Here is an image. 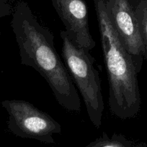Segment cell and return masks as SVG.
<instances>
[{
	"instance_id": "obj_1",
	"label": "cell",
	"mask_w": 147,
	"mask_h": 147,
	"mask_svg": "<svg viewBox=\"0 0 147 147\" xmlns=\"http://www.w3.org/2000/svg\"><path fill=\"white\" fill-rule=\"evenodd\" d=\"M11 27L19 47L20 62L35 70L48 84L58 103L70 112L81 111V100L69 71L54 46V36L42 25L28 4L16 5Z\"/></svg>"
},
{
	"instance_id": "obj_3",
	"label": "cell",
	"mask_w": 147,
	"mask_h": 147,
	"mask_svg": "<svg viewBox=\"0 0 147 147\" xmlns=\"http://www.w3.org/2000/svg\"><path fill=\"white\" fill-rule=\"evenodd\" d=\"M62 57L69 75L83 98L91 123L99 129L103 118V96L95 58L89 51L76 45L65 30L60 32Z\"/></svg>"
},
{
	"instance_id": "obj_4",
	"label": "cell",
	"mask_w": 147,
	"mask_h": 147,
	"mask_svg": "<svg viewBox=\"0 0 147 147\" xmlns=\"http://www.w3.org/2000/svg\"><path fill=\"white\" fill-rule=\"evenodd\" d=\"M1 105L8 113L7 128L15 136L54 144L53 135L61 134L60 123L30 102L5 100Z\"/></svg>"
},
{
	"instance_id": "obj_9",
	"label": "cell",
	"mask_w": 147,
	"mask_h": 147,
	"mask_svg": "<svg viewBox=\"0 0 147 147\" xmlns=\"http://www.w3.org/2000/svg\"><path fill=\"white\" fill-rule=\"evenodd\" d=\"M12 13V6L10 0H0V20L7 16L10 15ZM1 34V26H0Z\"/></svg>"
},
{
	"instance_id": "obj_5",
	"label": "cell",
	"mask_w": 147,
	"mask_h": 147,
	"mask_svg": "<svg viewBox=\"0 0 147 147\" xmlns=\"http://www.w3.org/2000/svg\"><path fill=\"white\" fill-rule=\"evenodd\" d=\"M110 20L121 42L132 57L139 73L145 58V47L136 17L128 0H105Z\"/></svg>"
},
{
	"instance_id": "obj_2",
	"label": "cell",
	"mask_w": 147,
	"mask_h": 147,
	"mask_svg": "<svg viewBox=\"0 0 147 147\" xmlns=\"http://www.w3.org/2000/svg\"><path fill=\"white\" fill-rule=\"evenodd\" d=\"M93 1L109 83L108 106L116 117L131 119L141 109L138 72L110 20L105 0Z\"/></svg>"
},
{
	"instance_id": "obj_8",
	"label": "cell",
	"mask_w": 147,
	"mask_h": 147,
	"mask_svg": "<svg viewBox=\"0 0 147 147\" xmlns=\"http://www.w3.org/2000/svg\"><path fill=\"white\" fill-rule=\"evenodd\" d=\"M86 147H133V146L122 135L114 134L110 136L104 131L102 136L90 142Z\"/></svg>"
},
{
	"instance_id": "obj_6",
	"label": "cell",
	"mask_w": 147,
	"mask_h": 147,
	"mask_svg": "<svg viewBox=\"0 0 147 147\" xmlns=\"http://www.w3.org/2000/svg\"><path fill=\"white\" fill-rule=\"evenodd\" d=\"M52 5L72 41L91 51L96 45L89 30L88 11L84 0H51Z\"/></svg>"
},
{
	"instance_id": "obj_7",
	"label": "cell",
	"mask_w": 147,
	"mask_h": 147,
	"mask_svg": "<svg viewBox=\"0 0 147 147\" xmlns=\"http://www.w3.org/2000/svg\"><path fill=\"white\" fill-rule=\"evenodd\" d=\"M136 17L147 58V0H128Z\"/></svg>"
}]
</instances>
